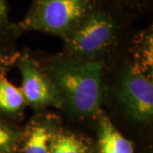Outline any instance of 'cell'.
<instances>
[{
  "label": "cell",
  "instance_id": "obj_1",
  "mask_svg": "<svg viewBox=\"0 0 153 153\" xmlns=\"http://www.w3.org/2000/svg\"><path fill=\"white\" fill-rule=\"evenodd\" d=\"M101 60H71L56 65L52 79L62 100L75 113L88 116L96 112L102 100Z\"/></svg>",
  "mask_w": 153,
  "mask_h": 153
},
{
  "label": "cell",
  "instance_id": "obj_2",
  "mask_svg": "<svg viewBox=\"0 0 153 153\" xmlns=\"http://www.w3.org/2000/svg\"><path fill=\"white\" fill-rule=\"evenodd\" d=\"M117 10L101 0H94L91 9L66 35L69 52L84 60L102 54L113 43L119 30Z\"/></svg>",
  "mask_w": 153,
  "mask_h": 153
},
{
  "label": "cell",
  "instance_id": "obj_3",
  "mask_svg": "<svg viewBox=\"0 0 153 153\" xmlns=\"http://www.w3.org/2000/svg\"><path fill=\"white\" fill-rule=\"evenodd\" d=\"M94 0H33L22 30H34L66 37L91 9Z\"/></svg>",
  "mask_w": 153,
  "mask_h": 153
},
{
  "label": "cell",
  "instance_id": "obj_4",
  "mask_svg": "<svg viewBox=\"0 0 153 153\" xmlns=\"http://www.w3.org/2000/svg\"><path fill=\"white\" fill-rule=\"evenodd\" d=\"M118 95L123 105L134 118L145 122L152 117V82L136 65L126 71Z\"/></svg>",
  "mask_w": 153,
  "mask_h": 153
},
{
  "label": "cell",
  "instance_id": "obj_5",
  "mask_svg": "<svg viewBox=\"0 0 153 153\" xmlns=\"http://www.w3.org/2000/svg\"><path fill=\"white\" fill-rule=\"evenodd\" d=\"M22 94L25 100L33 105H59L62 100L56 88L32 61L25 60L20 64Z\"/></svg>",
  "mask_w": 153,
  "mask_h": 153
},
{
  "label": "cell",
  "instance_id": "obj_6",
  "mask_svg": "<svg viewBox=\"0 0 153 153\" xmlns=\"http://www.w3.org/2000/svg\"><path fill=\"white\" fill-rule=\"evenodd\" d=\"M98 145L100 153H134L131 141L117 129L105 115L99 117Z\"/></svg>",
  "mask_w": 153,
  "mask_h": 153
},
{
  "label": "cell",
  "instance_id": "obj_7",
  "mask_svg": "<svg viewBox=\"0 0 153 153\" xmlns=\"http://www.w3.org/2000/svg\"><path fill=\"white\" fill-rule=\"evenodd\" d=\"M24 101L21 88L16 87L4 76L0 77V111L14 113L22 108Z\"/></svg>",
  "mask_w": 153,
  "mask_h": 153
},
{
  "label": "cell",
  "instance_id": "obj_8",
  "mask_svg": "<svg viewBox=\"0 0 153 153\" xmlns=\"http://www.w3.org/2000/svg\"><path fill=\"white\" fill-rule=\"evenodd\" d=\"M52 135L49 128L38 124L32 128L24 147V153H49Z\"/></svg>",
  "mask_w": 153,
  "mask_h": 153
},
{
  "label": "cell",
  "instance_id": "obj_9",
  "mask_svg": "<svg viewBox=\"0 0 153 153\" xmlns=\"http://www.w3.org/2000/svg\"><path fill=\"white\" fill-rule=\"evenodd\" d=\"M49 153H87V147L75 135L61 134L52 138Z\"/></svg>",
  "mask_w": 153,
  "mask_h": 153
},
{
  "label": "cell",
  "instance_id": "obj_10",
  "mask_svg": "<svg viewBox=\"0 0 153 153\" xmlns=\"http://www.w3.org/2000/svg\"><path fill=\"white\" fill-rule=\"evenodd\" d=\"M19 142V133L0 121V153H13Z\"/></svg>",
  "mask_w": 153,
  "mask_h": 153
},
{
  "label": "cell",
  "instance_id": "obj_11",
  "mask_svg": "<svg viewBox=\"0 0 153 153\" xmlns=\"http://www.w3.org/2000/svg\"><path fill=\"white\" fill-rule=\"evenodd\" d=\"M143 37V44L139 49L140 65L136 66L146 74V71L152 72V35L147 32Z\"/></svg>",
  "mask_w": 153,
  "mask_h": 153
},
{
  "label": "cell",
  "instance_id": "obj_12",
  "mask_svg": "<svg viewBox=\"0 0 153 153\" xmlns=\"http://www.w3.org/2000/svg\"><path fill=\"white\" fill-rule=\"evenodd\" d=\"M117 7H127L129 9H141L149 0H112Z\"/></svg>",
  "mask_w": 153,
  "mask_h": 153
},
{
  "label": "cell",
  "instance_id": "obj_13",
  "mask_svg": "<svg viewBox=\"0 0 153 153\" xmlns=\"http://www.w3.org/2000/svg\"><path fill=\"white\" fill-rule=\"evenodd\" d=\"M8 5L6 0H0V28H3L8 24Z\"/></svg>",
  "mask_w": 153,
  "mask_h": 153
},
{
  "label": "cell",
  "instance_id": "obj_14",
  "mask_svg": "<svg viewBox=\"0 0 153 153\" xmlns=\"http://www.w3.org/2000/svg\"><path fill=\"white\" fill-rule=\"evenodd\" d=\"M10 57L0 51V77L4 76L8 66L10 65Z\"/></svg>",
  "mask_w": 153,
  "mask_h": 153
}]
</instances>
